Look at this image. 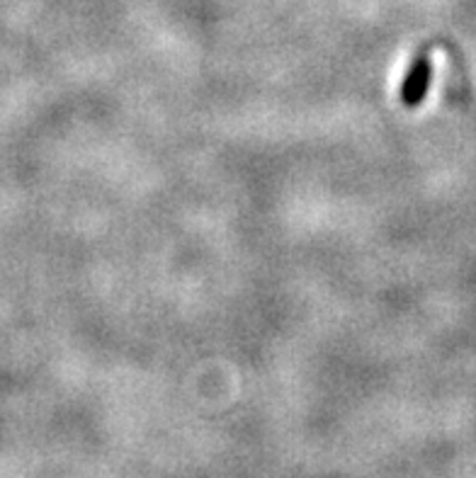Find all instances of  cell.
I'll return each instance as SVG.
<instances>
[{
	"label": "cell",
	"mask_w": 476,
	"mask_h": 478,
	"mask_svg": "<svg viewBox=\"0 0 476 478\" xmlns=\"http://www.w3.org/2000/svg\"><path fill=\"white\" fill-rule=\"evenodd\" d=\"M430 86V61L428 59H421V61L413 63V69L408 71L404 80V87H401V100H404L406 107H416L421 105L426 93H428Z\"/></svg>",
	"instance_id": "cell-1"
}]
</instances>
